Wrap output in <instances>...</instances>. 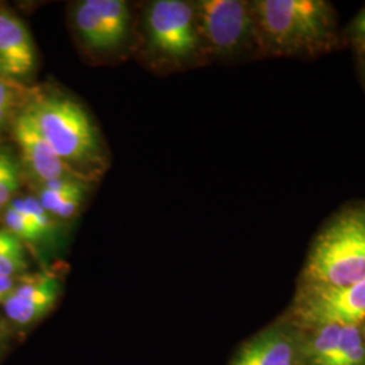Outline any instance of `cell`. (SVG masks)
<instances>
[{
	"mask_svg": "<svg viewBox=\"0 0 365 365\" xmlns=\"http://www.w3.org/2000/svg\"><path fill=\"white\" fill-rule=\"evenodd\" d=\"M252 9L261 56L313 58L339 46V16L327 0H256Z\"/></svg>",
	"mask_w": 365,
	"mask_h": 365,
	"instance_id": "obj_1",
	"label": "cell"
},
{
	"mask_svg": "<svg viewBox=\"0 0 365 365\" xmlns=\"http://www.w3.org/2000/svg\"><path fill=\"white\" fill-rule=\"evenodd\" d=\"M365 280V200L339 210L312 242L300 283L351 286Z\"/></svg>",
	"mask_w": 365,
	"mask_h": 365,
	"instance_id": "obj_2",
	"label": "cell"
},
{
	"mask_svg": "<svg viewBox=\"0 0 365 365\" xmlns=\"http://www.w3.org/2000/svg\"><path fill=\"white\" fill-rule=\"evenodd\" d=\"M26 110L56 153L73 170L86 175L81 168L101 160L99 135L90 115L76 102L64 96L43 95L36 98Z\"/></svg>",
	"mask_w": 365,
	"mask_h": 365,
	"instance_id": "obj_3",
	"label": "cell"
},
{
	"mask_svg": "<svg viewBox=\"0 0 365 365\" xmlns=\"http://www.w3.org/2000/svg\"><path fill=\"white\" fill-rule=\"evenodd\" d=\"M194 9L202 49L218 57L259 52L252 1L200 0Z\"/></svg>",
	"mask_w": 365,
	"mask_h": 365,
	"instance_id": "obj_4",
	"label": "cell"
},
{
	"mask_svg": "<svg viewBox=\"0 0 365 365\" xmlns=\"http://www.w3.org/2000/svg\"><path fill=\"white\" fill-rule=\"evenodd\" d=\"M291 318L304 330L327 325L361 327L365 322V280L351 286L300 283Z\"/></svg>",
	"mask_w": 365,
	"mask_h": 365,
	"instance_id": "obj_5",
	"label": "cell"
},
{
	"mask_svg": "<svg viewBox=\"0 0 365 365\" xmlns=\"http://www.w3.org/2000/svg\"><path fill=\"white\" fill-rule=\"evenodd\" d=\"M146 31L152 51L167 60L185 61L202 49L195 9L188 1H153L146 15Z\"/></svg>",
	"mask_w": 365,
	"mask_h": 365,
	"instance_id": "obj_6",
	"label": "cell"
},
{
	"mask_svg": "<svg viewBox=\"0 0 365 365\" xmlns=\"http://www.w3.org/2000/svg\"><path fill=\"white\" fill-rule=\"evenodd\" d=\"M73 22L88 49L113 52L128 38L130 10L122 0H84L75 7Z\"/></svg>",
	"mask_w": 365,
	"mask_h": 365,
	"instance_id": "obj_7",
	"label": "cell"
},
{
	"mask_svg": "<svg viewBox=\"0 0 365 365\" xmlns=\"http://www.w3.org/2000/svg\"><path fill=\"white\" fill-rule=\"evenodd\" d=\"M14 138L19 146L26 170L38 184L57 179H78L90 182L91 178L73 170L56 153L27 110L22 111L15 119Z\"/></svg>",
	"mask_w": 365,
	"mask_h": 365,
	"instance_id": "obj_8",
	"label": "cell"
},
{
	"mask_svg": "<svg viewBox=\"0 0 365 365\" xmlns=\"http://www.w3.org/2000/svg\"><path fill=\"white\" fill-rule=\"evenodd\" d=\"M60 282L52 274H41L15 284L4 300L6 315L18 325H30L54 307L60 295Z\"/></svg>",
	"mask_w": 365,
	"mask_h": 365,
	"instance_id": "obj_9",
	"label": "cell"
},
{
	"mask_svg": "<svg viewBox=\"0 0 365 365\" xmlns=\"http://www.w3.org/2000/svg\"><path fill=\"white\" fill-rule=\"evenodd\" d=\"M36 66V49L25 24L13 13L0 10V76L25 78Z\"/></svg>",
	"mask_w": 365,
	"mask_h": 365,
	"instance_id": "obj_10",
	"label": "cell"
},
{
	"mask_svg": "<svg viewBox=\"0 0 365 365\" xmlns=\"http://www.w3.org/2000/svg\"><path fill=\"white\" fill-rule=\"evenodd\" d=\"M300 346L280 329H271L248 341L232 365H297Z\"/></svg>",
	"mask_w": 365,
	"mask_h": 365,
	"instance_id": "obj_11",
	"label": "cell"
},
{
	"mask_svg": "<svg viewBox=\"0 0 365 365\" xmlns=\"http://www.w3.org/2000/svg\"><path fill=\"white\" fill-rule=\"evenodd\" d=\"M339 325H327L312 331V336L300 344V356L310 365H330L339 349Z\"/></svg>",
	"mask_w": 365,
	"mask_h": 365,
	"instance_id": "obj_12",
	"label": "cell"
},
{
	"mask_svg": "<svg viewBox=\"0 0 365 365\" xmlns=\"http://www.w3.org/2000/svg\"><path fill=\"white\" fill-rule=\"evenodd\" d=\"M330 365H365V339L360 327H342L339 349Z\"/></svg>",
	"mask_w": 365,
	"mask_h": 365,
	"instance_id": "obj_13",
	"label": "cell"
},
{
	"mask_svg": "<svg viewBox=\"0 0 365 365\" xmlns=\"http://www.w3.org/2000/svg\"><path fill=\"white\" fill-rule=\"evenodd\" d=\"M9 207L24 214L26 218H29L37 226V229L43 235V237L51 235L56 227L57 220H54L52 215L42 207L38 199L34 196L14 197L11 203L9 205Z\"/></svg>",
	"mask_w": 365,
	"mask_h": 365,
	"instance_id": "obj_14",
	"label": "cell"
},
{
	"mask_svg": "<svg viewBox=\"0 0 365 365\" xmlns=\"http://www.w3.org/2000/svg\"><path fill=\"white\" fill-rule=\"evenodd\" d=\"M19 167L13 156L0 152V212L9 207L19 187Z\"/></svg>",
	"mask_w": 365,
	"mask_h": 365,
	"instance_id": "obj_15",
	"label": "cell"
},
{
	"mask_svg": "<svg viewBox=\"0 0 365 365\" xmlns=\"http://www.w3.org/2000/svg\"><path fill=\"white\" fill-rule=\"evenodd\" d=\"M3 220H4L6 229L16 235L22 242L24 241L33 242L43 238V235L39 232L37 226L16 210L7 207L4 210Z\"/></svg>",
	"mask_w": 365,
	"mask_h": 365,
	"instance_id": "obj_16",
	"label": "cell"
},
{
	"mask_svg": "<svg viewBox=\"0 0 365 365\" xmlns=\"http://www.w3.org/2000/svg\"><path fill=\"white\" fill-rule=\"evenodd\" d=\"M29 262L25 252L0 255V276L15 277L16 274L26 271Z\"/></svg>",
	"mask_w": 365,
	"mask_h": 365,
	"instance_id": "obj_17",
	"label": "cell"
},
{
	"mask_svg": "<svg viewBox=\"0 0 365 365\" xmlns=\"http://www.w3.org/2000/svg\"><path fill=\"white\" fill-rule=\"evenodd\" d=\"M346 37L359 53H365V6L352 19L346 29Z\"/></svg>",
	"mask_w": 365,
	"mask_h": 365,
	"instance_id": "obj_18",
	"label": "cell"
},
{
	"mask_svg": "<svg viewBox=\"0 0 365 365\" xmlns=\"http://www.w3.org/2000/svg\"><path fill=\"white\" fill-rule=\"evenodd\" d=\"M24 88L11 78L0 76V107L1 106H16Z\"/></svg>",
	"mask_w": 365,
	"mask_h": 365,
	"instance_id": "obj_19",
	"label": "cell"
},
{
	"mask_svg": "<svg viewBox=\"0 0 365 365\" xmlns=\"http://www.w3.org/2000/svg\"><path fill=\"white\" fill-rule=\"evenodd\" d=\"M19 252H25L24 242L6 227L0 229V255L19 253Z\"/></svg>",
	"mask_w": 365,
	"mask_h": 365,
	"instance_id": "obj_20",
	"label": "cell"
},
{
	"mask_svg": "<svg viewBox=\"0 0 365 365\" xmlns=\"http://www.w3.org/2000/svg\"><path fill=\"white\" fill-rule=\"evenodd\" d=\"M18 282H15L14 277H4L0 276V304L7 299V297L11 294L15 284Z\"/></svg>",
	"mask_w": 365,
	"mask_h": 365,
	"instance_id": "obj_21",
	"label": "cell"
},
{
	"mask_svg": "<svg viewBox=\"0 0 365 365\" xmlns=\"http://www.w3.org/2000/svg\"><path fill=\"white\" fill-rule=\"evenodd\" d=\"M359 63H360V71L365 86V53H359Z\"/></svg>",
	"mask_w": 365,
	"mask_h": 365,
	"instance_id": "obj_22",
	"label": "cell"
},
{
	"mask_svg": "<svg viewBox=\"0 0 365 365\" xmlns=\"http://www.w3.org/2000/svg\"><path fill=\"white\" fill-rule=\"evenodd\" d=\"M360 331H361V334H363V337H364L365 339V322L360 327Z\"/></svg>",
	"mask_w": 365,
	"mask_h": 365,
	"instance_id": "obj_23",
	"label": "cell"
},
{
	"mask_svg": "<svg viewBox=\"0 0 365 365\" xmlns=\"http://www.w3.org/2000/svg\"><path fill=\"white\" fill-rule=\"evenodd\" d=\"M1 336H3V327L0 325V344H1Z\"/></svg>",
	"mask_w": 365,
	"mask_h": 365,
	"instance_id": "obj_24",
	"label": "cell"
}]
</instances>
